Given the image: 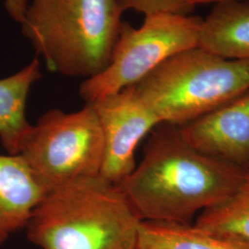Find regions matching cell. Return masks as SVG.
I'll use <instances>...</instances> for the list:
<instances>
[{
  "label": "cell",
  "mask_w": 249,
  "mask_h": 249,
  "mask_svg": "<svg viewBox=\"0 0 249 249\" xmlns=\"http://www.w3.org/2000/svg\"><path fill=\"white\" fill-rule=\"evenodd\" d=\"M245 168L197 151L173 124H158L141 163L118 186L142 221L190 223L240 184Z\"/></svg>",
  "instance_id": "6da1fadb"
},
{
  "label": "cell",
  "mask_w": 249,
  "mask_h": 249,
  "mask_svg": "<svg viewBox=\"0 0 249 249\" xmlns=\"http://www.w3.org/2000/svg\"><path fill=\"white\" fill-rule=\"evenodd\" d=\"M142 222L120 187L98 175L47 193L27 237L40 249H138Z\"/></svg>",
  "instance_id": "7a4b0ae2"
},
{
  "label": "cell",
  "mask_w": 249,
  "mask_h": 249,
  "mask_svg": "<svg viewBox=\"0 0 249 249\" xmlns=\"http://www.w3.org/2000/svg\"><path fill=\"white\" fill-rule=\"evenodd\" d=\"M123 12L118 0H33L21 25L47 69L88 80L109 66Z\"/></svg>",
  "instance_id": "3957f363"
},
{
  "label": "cell",
  "mask_w": 249,
  "mask_h": 249,
  "mask_svg": "<svg viewBox=\"0 0 249 249\" xmlns=\"http://www.w3.org/2000/svg\"><path fill=\"white\" fill-rule=\"evenodd\" d=\"M161 124L181 126L249 89V60L227 59L198 46L160 63L132 85Z\"/></svg>",
  "instance_id": "277c9868"
},
{
  "label": "cell",
  "mask_w": 249,
  "mask_h": 249,
  "mask_svg": "<svg viewBox=\"0 0 249 249\" xmlns=\"http://www.w3.org/2000/svg\"><path fill=\"white\" fill-rule=\"evenodd\" d=\"M104 139L90 104L74 113L53 109L27 135L19 155L45 194L80 178L100 175Z\"/></svg>",
  "instance_id": "5b68a950"
},
{
  "label": "cell",
  "mask_w": 249,
  "mask_h": 249,
  "mask_svg": "<svg viewBox=\"0 0 249 249\" xmlns=\"http://www.w3.org/2000/svg\"><path fill=\"white\" fill-rule=\"evenodd\" d=\"M203 18L194 15L158 12L145 16L134 28L122 22L112 58L105 71L80 85L86 103L132 86L171 56L198 44Z\"/></svg>",
  "instance_id": "8992f818"
},
{
  "label": "cell",
  "mask_w": 249,
  "mask_h": 249,
  "mask_svg": "<svg viewBox=\"0 0 249 249\" xmlns=\"http://www.w3.org/2000/svg\"><path fill=\"white\" fill-rule=\"evenodd\" d=\"M86 104L93 107L103 133L100 176L119 185L137 166L135 151L139 143L161 123L138 98L132 86Z\"/></svg>",
  "instance_id": "52a82bcc"
},
{
  "label": "cell",
  "mask_w": 249,
  "mask_h": 249,
  "mask_svg": "<svg viewBox=\"0 0 249 249\" xmlns=\"http://www.w3.org/2000/svg\"><path fill=\"white\" fill-rule=\"evenodd\" d=\"M179 128L197 151L246 169L249 166V89Z\"/></svg>",
  "instance_id": "ba28073f"
},
{
  "label": "cell",
  "mask_w": 249,
  "mask_h": 249,
  "mask_svg": "<svg viewBox=\"0 0 249 249\" xmlns=\"http://www.w3.org/2000/svg\"><path fill=\"white\" fill-rule=\"evenodd\" d=\"M45 195L19 155L0 154V247L26 229Z\"/></svg>",
  "instance_id": "9c48e42d"
},
{
  "label": "cell",
  "mask_w": 249,
  "mask_h": 249,
  "mask_svg": "<svg viewBox=\"0 0 249 249\" xmlns=\"http://www.w3.org/2000/svg\"><path fill=\"white\" fill-rule=\"evenodd\" d=\"M214 4L203 18L197 46L227 59L249 60V0Z\"/></svg>",
  "instance_id": "30bf717a"
},
{
  "label": "cell",
  "mask_w": 249,
  "mask_h": 249,
  "mask_svg": "<svg viewBox=\"0 0 249 249\" xmlns=\"http://www.w3.org/2000/svg\"><path fill=\"white\" fill-rule=\"evenodd\" d=\"M42 77L37 59L20 71L0 80V141L11 155H18L32 124L27 120L26 102L33 84Z\"/></svg>",
  "instance_id": "8fae6325"
},
{
  "label": "cell",
  "mask_w": 249,
  "mask_h": 249,
  "mask_svg": "<svg viewBox=\"0 0 249 249\" xmlns=\"http://www.w3.org/2000/svg\"><path fill=\"white\" fill-rule=\"evenodd\" d=\"M138 249H249V242L191 223L142 221Z\"/></svg>",
  "instance_id": "7c38bea8"
},
{
  "label": "cell",
  "mask_w": 249,
  "mask_h": 249,
  "mask_svg": "<svg viewBox=\"0 0 249 249\" xmlns=\"http://www.w3.org/2000/svg\"><path fill=\"white\" fill-rule=\"evenodd\" d=\"M194 225L249 242V166L231 195L198 214Z\"/></svg>",
  "instance_id": "4fadbf2b"
},
{
  "label": "cell",
  "mask_w": 249,
  "mask_h": 249,
  "mask_svg": "<svg viewBox=\"0 0 249 249\" xmlns=\"http://www.w3.org/2000/svg\"><path fill=\"white\" fill-rule=\"evenodd\" d=\"M121 9H132L146 15L165 12L179 15H191L195 10L190 0H118Z\"/></svg>",
  "instance_id": "5bb4252c"
},
{
  "label": "cell",
  "mask_w": 249,
  "mask_h": 249,
  "mask_svg": "<svg viewBox=\"0 0 249 249\" xmlns=\"http://www.w3.org/2000/svg\"><path fill=\"white\" fill-rule=\"evenodd\" d=\"M29 0H6V8L9 11V15L18 22H22Z\"/></svg>",
  "instance_id": "9a60e30c"
},
{
  "label": "cell",
  "mask_w": 249,
  "mask_h": 249,
  "mask_svg": "<svg viewBox=\"0 0 249 249\" xmlns=\"http://www.w3.org/2000/svg\"><path fill=\"white\" fill-rule=\"evenodd\" d=\"M219 1H223V0H190L191 4L193 6H198V5H202V4H210V3H216Z\"/></svg>",
  "instance_id": "2e32d148"
}]
</instances>
